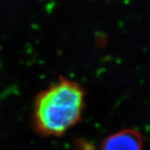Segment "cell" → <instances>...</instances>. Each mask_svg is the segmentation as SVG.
I'll return each instance as SVG.
<instances>
[{
	"label": "cell",
	"instance_id": "obj_1",
	"mask_svg": "<svg viewBox=\"0 0 150 150\" xmlns=\"http://www.w3.org/2000/svg\"><path fill=\"white\" fill-rule=\"evenodd\" d=\"M85 103L84 91L79 83L61 79L36 98L33 123L39 134L59 136L80 119Z\"/></svg>",
	"mask_w": 150,
	"mask_h": 150
},
{
	"label": "cell",
	"instance_id": "obj_2",
	"mask_svg": "<svg viewBox=\"0 0 150 150\" xmlns=\"http://www.w3.org/2000/svg\"><path fill=\"white\" fill-rule=\"evenodd\" d=\"M143 138L134 129H123L108 136L103 142L101 150H142Z\"/></svg>",
	"mask_w": 150,
	"mask_h": 150
}]
</instances>
